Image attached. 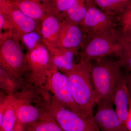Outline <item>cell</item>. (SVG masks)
Wrapping results in <instances>:
<instances>
[{
	"label": "cell",
	"instance_id": "cell-4",
	"mask_svg": "<svg viewBox=\"0 0 131 131\" xmlns=\"http://www.w3.org/2000/svg\"><path fill=\"white\" fill-rule=\"evenodd\" d=\"M0 63L1 68L15 79L30 70L21 44L14 38L12 32L0 34Z\"/></svg>",
	"mask_w": 131,
	"mask_h": 131
},
{
	"label": "cell",
	"instance_id": "cell-3",
	"mask_svg": "<svg viewBox=\"0 0 131 131\" xmlns=\"http://www.w3.org/2000/svg\"><path fill=\"white\" fill-rule=\"evenodd\" d=\"M122 35L121 30L115 27L101 33L87 36L79 50L78 56L79 60L92 61L112 54L117 55Z\"/></svg>",
	"mask_w": 131,
	"mask_h": 131
},
{
	"label": "cell",
	"instance_id": "cell-28",
	"mask_svg": "<svg viewBox=\"0 0 131 131\" xmlns=\"http://www.w3.org/2000/svg\"><path fill=\"white\" fill-rule=\"evenodd\" d=\"M122 35L131 42V31L126 33L122 34Z\"/></svg>",
	"mask_w": 131,
	"mask_h": 131
},
{
	"label": "cell",
	"instance_id": "cell-25",
	"mask_svg": "<svg viewBox=\"0 0 131 131\" xmlns=\"http://www.w3.org/2000/svg\"><path fill=\"white\" fill-rule=\"evenodd\" d=\"M13 26L8 18L0 12V33L12 32Z\"/></svg>",
	"mask_w": 131,
	"mask_h": 131
},
{
	"label": "cell",
	"instance_id": "cell-15",
	"mask_svg": "<svg viewBox=\"0 0 131 131\" xmlns=\"http://www.w3.org/2000/svg\"><path fill=\"white\" fill-rule=\"evenodd\" d=\"M113 103L115 105V111L120 121L127 127L129 113V98L127 83L124 77L120 82L115 92Z\"/></svg>",
	"mask_w": 131,
	"mask_h": 131
},
{
	"label": "cell",
	"instance_id": "cell-27",
	"mask_svg": "<svg viewBox=\"0 0 131 131\" xmlns=\"http://www.w3.org/2000/svg\"><path fill=\"white\" fill-rule=\"evenodd\" d=\"M127 87L128 91H129V94L131 96V74L129 76L127 82Z\"/></svg>",
	"mask_w": 131,
	"mask_h": 131
},
{
	"label": "cell",
	"instance_id": "cell-24",
	"mask_svg": "<svg viewBox=\"0 0 131 131\" xmlns=\"http://www.w3.org/2000/svg\"><path fill=\"white\" fill-rule=\"evenodd\" d=\"M75 0H52L51 1L57 15H60L66 11L74 3Z\"/></svg>",
	"mask_w": 131,
	"mask_h": 131
},
{
	"label": "cell",
	"instance_id": "cell-22",
	"mask_svg": "<svg viewBox=\"0 0 131 131\" xmlns=\"http://www.w3.org/2000/svg\"><path fill=\"white\" fill-rule=\"evenodd\" d=\"M20 42L27 51L33 50L42 42L40 31L35 30L25 34L21 37Z\"/></svg>",
	"mask_w": 131,
	"mask_h": 131
},
{
	"label": "cell",
	"instance_id": "cell-31",
	"mask_svg": "<svg viewBox=\"0 0 131 131\" xmlns=\"http://www.w3.org/2000/svg\"><path fill=\"white\" fill-rule=\"evenodd\" d=\"M8 1H13V0H8Z\"/></svg>",
	"mask_w": 131,
	"mask_h": 131
},
{
	"label": "cell",
	"instance_id": "cell-17",
	"mask_svg": "<svg viewBox=\"0 0 131 131\" xmlns=\"http://www.w3.org/2000/svg\"><path fill=\"white\" fill-rule=\"evenodd\" d=\"M17 122L21 125H28L36 122L47 115L34 106L19 102L16 108Z\"/></svg>",
	"mask_w": 131,
	"mask_h": 131
},
{
	"label": "cell",
	"instance_id": "cell-26",
	"mask_svg": "<svg viewBox=\"0 0 131 131\" xmlns=\"http://www.w3.org/2000/svg\"><path fill=\"white\" fill-rule=\"evenodd\" d=\"M129 98V113L126 122V126L129 131H131V96L128 91Z\"/></svg>",
	"mask_w": 131,
	"mask_h": 131
},
{
	"label": "cell",
	"instance_id": "cell-5",
	"mask_svg": "<svg viewBox=\"0 0 131 131\" xmlns=\"http://www.w3.org/2000/svg\"><path fill=\"white\" fill-rule=\"evenodd\" d=\"M46 113L52 117L64 131H100L94 116H87L64 106L54 98Z\"/></svg>",
	"mask_w": 131,
	"mask_h": 131
},
{
	"label": "cell",
	"instance_id": "cell-21",
	"mask_svg": "<svg viewBox=\"0 0 131 131\" xmlns=\"http://www.w3.org/2000/svg\"><path fill=\"white\" fill-rule=\"evenodd\" d=\"M120 49L117 54L122 66L126 67L131 72V42L122 35L119 41Z\"/></svg>",
	"mask_w": 131,
	"mask_h": 131
},
{
	"label": "cell",
	"instance_id": "cell-20",
	"mask_svg": "<svg viewBox=\"0 0 131 131\" xmlns=\"http://www.w3.org/2000/svg\"><path fill=\"white\" fill-rule=\"evenodd\" d=\"M26 125L27 131H64L48 114L43 118Z\"/></svg>",
	"mask_w": 131,
	"mask_h": 131
},
{
	"label": "cell",
	"instance_id": "cell-23",
	"mask_svg": "<svg viewBox=\"0 0 131 131\" xmlns=\"http://www.w3.org/2000/svg\"><path fill=\"white\" fill-rule=\"evenodd\" d=\"M116 17L117 23L121 27L122 34L131 31V2L124 11Z\"/></svg>",
	"mask_w": 131,
	"mask_h": 131
},
{
	"label": "cell",
	"instance_id": "cell-29",
	"mask_svg": "<svg viewBox=\"0 0 131 131\" xmlns=\"http://www.w3.org/2000/svg\"><path fill=\"white\" fill-rule=\"evenodd\" d=\"M35 1L40 2H47L50 1L52 0H35Z\"/></svg>",
	"mask_w": 131,
	"mask_h": 131
},
{
	"label": "cell",
	"instance_id": "cell-14",
	"mask_svg": "<svg viewBox=\"0 0 131 131\" xmlns=\"http://www.w3.org/2000/svg\"><path fill=\"white\" fill-rule=\"evenodd\" d=\"M46 47L50 52L54 65L62 73L71 70L76 64L75 58L78 56L79 50L58 47Z\"/></svg>",
	"mask_w": 131,
	"mask_h": 131
},
{
	"label": "cell",
	"instance_id": "cell-11",
	"mask_svg": "<svg viewBox=\"0 0 131 131\" xmlns=\"http://www.w3.org/2000/svg\"><path fill=\"white\" fill-rule=\"evenodd\" d=\"M94 119L100 131H129L120 121L112 104L99 103Z\"/></svg>",
	"mask_w": 131,
	"mask_h": 131
},
{
	"label": "cell",
	"instance_id": "cell-1",
	"mask_svg": "<svg viewBox=\"0 0 131 131\" xmlns=\"http://www.w3.org/2000/svg\"><path fill=\"white\" fill-rule=\"evenodd\" d=\"M92 62L80 60L71 70L63 73L68 78L72 97L82 113L94 116L95 106L98 101L92 78Z\"/></svg>",
	"mask_w": 131,
	"mask_h": 131
},
{
	"label": "cell",
	"instance_id": "cell-9",
	"mask_svg": "<svg viewBox=\"0 0 131 131\" xmlns=\"http://www.w3.org/2000/svg\"><path fill=\"white\" fill-rule=\"evenodd\" d=\"M48 81L54 98L58 102L75 112L83 114L72 97L68 78L65 74L57 70L50 74Z\"/></svg>",
	"mask_w": 131,
	"mask_h": 131
},
{
	"label": "cell",
	"instance_id": "cell-18",
	"mask_svg": "<svg viewBox=\"0 0 131 131\" xmlns=\"http://www.w3.org/2000/svg\"><path fill=\"white\" fill-rule=\"evenodd\" d=\"M93 3L103 12L117 16L124 11L131 0H92Z\"/></svg>",
	"mask_w": 131,
	"mask_h": 131
},
{
	"label": "cell",
	"instance_id": "cell-8",
	"mask_svg": "<svg viewBox=\"0 0 131 131\" xmlns=\"http://www.w3.org/2000/svg\"><path fill=\"white\" fill-rule=\"evenodd\" d=\"M26 54L33 80L42 81L58 70L53 63L49 50L43 42L33 50L27 51Z\"/></svg>",
	"mask_w": 131,
	"mask_h": 131
},
{
	"label": "cell",
	"instance_id": "cell-12",
	"mask_svg": "<svg viewBox=\"0 0 131 131\" xmlns=\"http://www.w3.org/2000/svg\"><path fill=\"white\" fill-rule=\"evenodd\" d=\"M10 2L26 15L40 22L50 15H57L51 1L40 2L35 0H13Z\"/></svg>",
	"mask_w": 131,
	"mask_h": 131
},
{
	"label": "cell",
	"instance_id": "cell-2",
	"mask_svg": "<svg viewBox=\"0 0 131 131\" xmlns=\"http://www.w3.org/2000/svg\"><path fill=\"white\" fill-rule=\"evenodd\" d=\"M107 57L95 59L92 63L91 78L98 104L113 103L115 92L124 77L119 60Z\"/></svg>",
	"mask_w": 131,
	"mask_h": 131
},
{
	"label": "cell",
	"instance_id": "cell-7",
	"mask_svg": "<svg viewBox=\"0 0 131 131\" xmlns=\"http://www.w3.org/2000/svg\"><path fill=\"white\" fill-rule=\"evenodd\" d=\"M0 12L11 21L13 27V36L19 42L25 34L39 30L40 22L26 15L8 0H0Z\"/></svg>",
	"mask_w": 131,
	"mask_h": 131
},
{
	"label": "cell",
	"instance_id": "cell-19",
	"mask_svg": "<svg viewBox=\"0 0 131 131\" xmlns=\"http://www.w3.org/2000/svg\"><path fill=\"white\" fill-rule=\"evenodd\" d=\"M91 0H75L68 11L60 15L63 19L69 20L80 24L85 16L88 3Z\"/></svg>",
	"mask_w": 131,
	"mask_h": 131
},
{
	"label": "cell",
	"instance_id": "cell-13",
	"mask_svg": "<svg viewBox=\"0 0 131 131\" xmlns=\"http://www.w3.org/2000/svg\"><path fill=\"white\" fill-rule=\"evenodd\" d=\"M62 18L56 15H48L42 20L39 31L42 41L46 46L58 47L59 38Z\"/></svg>",
	"mask_w": 131,
	"mask_h": 131
},
{
	"label": "cell",
	"instance_id": "cell-10",
	"mask_svg": "<svg viewBox=\"0 0 131 131\" xmlns=\"http://www.w3.org/2000/svg\"><path fill=\"white\" fill-rule=\"evenodd\" d=\"M86 37L79 23L63 19L59 32L58 47L80 50Z\"/></svg>",
	"mask_w": 131,
	"mask_h": 131
},
{
	"label": "cell",
	"instance_id": "cell-16",
	"mask_svg": "<svg viewBox=\"0 0 131 131\" xmlns=\"http://www.w3.org/2000/svg\"><path fill=\"white\" fill-rule=\"evenodd\" d=\"M19 101L10 99L1 105L0 131H10L14 129L17 122L16 108Z\"/></svg>",
	"mask_w": 131,
	"mask_h": 131
},
{
	"label": "cell",
	"instance_id": "cell-6",
	"mask_svg": "<svg viewBox=\"0 0 131 131\" xmlns=\"http://www.w3.org/2000/svg\"><path fill=\"white\" fill-rule=\"evenodd\" d=\"M117 23L116 16L103 12L90 1L85 16L80 24L87 36H90L117 27Z\"/></svg>",
	"mask_w": 131,
	"mask_h": 131
},
{
	"label": "cell",
	"instance_id": "cell-30",
	"mask_svg": "<svg viewBox=\"0 0 131 131\" xmlns=\"http://www.w3.org/2000/svg\"><path fill=\"white\" fill-rule=\"evenodd\" d=\"M10 131H18L16 130H15V129H13V130H11Z\"/></svg>",
	"mask_w": 131,
	"mask_h": 131
}]
</instances>
